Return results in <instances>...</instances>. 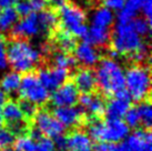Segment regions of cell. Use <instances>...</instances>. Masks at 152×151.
<instances>
[{
    "mask_svg": "<svg viewBox=\"0 0 152 151\" xmlns=\"http://www.w3.org/2000/svg\"><path fill=\"white\" fill-rule=\"evenodd\" d=\"M53 143H55V147L58 150H67V139L64 134H60L58 137L52 139Z\"/></svg>",
    "mask_w": 152,
    "mask_h": 151,
    "instance_id": "ab89813d",
    "label": "cell"
},
{
    "mask_svg": "<svg viewBox=\"0 0 152 151\" xmlns=\"http://www.w3.org/2000/svg\"><path fill=\"white\" fill-rule=\"evenodd\" d=\"M6 102V93L0 90V127L4 123V118H2V106Z\"/></svg>",
    "mask_w": 152,
    "mask_h": 151,
    "instance_id": "b9f144b4",
    "label": "cell"
},
{
    "mask_svg": "<svg viewBox=\"0 0 152 151\" xmlns=\"http://www.w3.org/2000/svg\"><path fill=\"white\" fill-rule=\"evenodd\" d=\"M15 139V133L9 128H4L2 126L0 127V151L12 147Z\"/></svg>",
    "mask_w": 152,
    "mask_h": 151,
    "instance_id": "f546056e",
    "label": "cell"
},
{
    "mask_svg": "<svg viewBox=\"0 0 152 151\" xmlns=\"http://www.w3.org/2000/svg\"><path fill=\"white\" fill-rule=\"evenodd\" d=\"M19 18H20L19 15L13 7L1 9L0 10V31L8 32L10 30H12L15 25L19 20Z\"/></svg>",
    "mask_w": 152,
    "mask_h": 151,
    "instance_id": "603a6c76",
    "label": "cell"
},
{
    "mask_svg": "<svg viewBox=\"0 0 152 151\" xmlns=\"http://www.w3.org/2000/svg\"><path fill=\"white\" fill-rule=\"evenodd\" d=\"M48 2H50L53 7H61V6H64L68 2V0H48Z\"/></svg>",
    "mask_w": 152,
    "mask_h": 151,
    "instance_id": "7bdbcfd3",
    "label": "cell"
},
{
    "mask_svg": "<svg viewBox=\"0 0 152 151\" xmlns=\"http://www.w3.org/2000/svg\"><path fill=\"white\" fill-rule=\"evenodd\" d=\"M128 1L137 7L139 11L143 13L144 17L150 19L152 12V0H128Z\"/></svg>",
    "mask_w": 152,
    "mask_h": 151,
    "instance_id": "836d02e7",
    "label": "cell"
},
{
    "mask_svg": "<svg viewBox=\"0 0 152 151\" xmlns=\"http://www.w3.org/2000/svg\"><path fill=\"white\" fill-rule=\"evenodd\" d=\"M52 62L55 65V67L67 69V70L75 68L78 63L75 56L70 55L69 52H64V51H59L55 54L52 57Z\"/></svg>",
    "mask_w": 152,
    "mask_h": 151,
    "instance_id": "d4e9b609",
    "label": "cell"
},
{
    "mask_svg": "<svg viewBox=\"0 0 152 151\" xmlns=\"http://www.w3.org/2000/svg\"><path fill=\"white\" fill-rule=\"evenodd\" d=\"M114 13L110 9L106 7H99L94 9L91 13V25L102 27V28H108L114 23Z\"/></svg>",
    "mask_w": 152,
    "mask_h": 151,
    "instance_id": "7402d4cb",
    "label": "cell"
},
{
    "mask_svg": "<svg viewBox=\"0 0 152 151\" xmlns=\"http://www.w3.org/2000/svg\"><path fill=\"white\" fill-rule=\"evenodd\" d=\"M138 114L140 118V123L143 125L144 128L149 129L152 125V107L149 100L140 101L139 106L137 107Z\"/></svg>",
    "mask_w": 152,
    "mask_h": 151,
    "instance_id": "484cf974",
    "label": "cell"
},
{
    "mask_svg": "<svg viewBox=\"0 0 152 151\" xmlns=\"http://www.w3.org/2000/svg\"><path fill=\"white\" fill-rule=\"evenodd\" d=\"M131 98L126 89L119 91L106 103L104 113L107 119H122L131 106Z\"/></svg>",
    "mask_w": 152,
    "mask_h": 151,
    "instance_id": "7c38bea8",
    "label": "cell"
},
{
    "mask_svg": "<svg viewBox=\"0 0 152 151\" xmlns=\"http://www.w3.org/2000/svg\"><path fill=\"white\" fill-rule=\"evenodd\" d=\"M124 89L130 95L131 100L143 101L148 98L151 88V77L148 67L134 65L124 71Z\"/></svg>",
    "mask_w": 152,
    "mask_h": 151,
    "instance_id": "8992f818",
    "label": "cell"
},
{
    "mask_svg": "<svg viewBox=\"0 0 152 151\" xmlns=\"http://www.w3.org/2000/svg\"><path fill=\"white\" fill-rule=\"evenodd\" d=\"M130 151H152V137L148 129H135L126 138Z\"/></svg>",
    "mask_w": 152,
    "mask_h": 151,
    "instance_id": "2e32d148",
    "label": "cell"
},
{
    "mask_svg": "<svg viewBox=\"0 0 152 151\" xmlns=\"http://www.w3.org/2000/svg\"><path fill=\"white\" fill-rule=\"evenodd\" d=\"M73 84L81 93H90L97 87L96 75L90 68H81L73 75Z\"/></svg>",
    "mask_w": 152,
    "mask_h": 151,
    "instance_id": "ac0fdd59",
    "label": "cell"
},
{
    "mask_svg": "<svg viewBox=\"0 0 152 151\" xmlns=\"http://www.w3.org/2000/svg\"><path fill=\"white\" fill-rule=\"evenodd\" d=\"M7 55L9 67L19 73L31 72L41 59L40 50L22 38H15L7 42Z\"/></svg>",
    "mask_w": 152,
    "mask_h": 151,
    "instance_id": "7a4b0ae2",
    "label": "cell"
},
{
    "mask_svg": "<svg viewBox=\"0 0 152 151\" xmlns=\"http://www.w3.org/2000/svg\"><path fill=\"white\" fill-rule=\"evenodd\" d=\"M110 40L112 42V49L118 55L130 56L137 62L143 61L148 56V46L133 29L131 22H117Z\"/></svg>",
    "mask_w": 152,
    "mask_h": 151,
    "instance_id": "6da1fadb",
    "label": "cell"
},
{
    "mask_svg": "<svg viewBox=\"0 0 152 151\" xmlns=\"http://www.w3.org/2000/svg\"><path fill=\"white\" fill-rule=\"evenodd\" d=\"M58 151H66V150H58Z\"/></svg>",
    "mask_w": 152,
    "mask_h": 151,
    "instance_id": "f6af8a7d",
    "label": "cell"
},
{
    "mask_svg": "<svg viewBox=\"0 0 152 151\" xmlns=\"http://www.w3.org/2000/svg\"><path fill=\"white\" fill-rule=\"evenodd\" d=\"M66 139H67V149L70 151L86 150L90 149L92 146V140L85 131H72L68 137H66Z\"/></svg>",
    "mask_w": 152,
    "mask_h": 151,
    "instance_id": "ffe728a7",
    "label": "cell"
},
{
    "mask_svg": "<svg viewBox=\"0 0 152 151\" xmlns=\"http://www.w3.org/2000/svg\"><path fill=\"white\" fill-rule=\"evenodd\" d=\"M130 128L122 119H107L100 121L98 118L89 119L88 136L97 142H120L126 140Z\"/></svg>",
    "mask_w": 152,
    "mask_h": 151,
    "instance_id": "5b68a950",
    "label": "cell"
},
{
    "mask_svg": "<svg viewBox=\"0 0 152 151\" xmlns=\"http://www.w3.org/2000/svg\"><path fill=\"white\" fill-rule=\"evenodd\" d=\"M73 51L77 62L81 63L85 68L94 67L100 61V52L97 50V47L87 41L77 43Z\"/></svg>",
    "mask_w": 152,
    "mask_h": 151,
    "instance_id": "5bb4252c",
    "label": "cell"
},
{
    "mask_svg": "<svg viewBox=\"0 0 152 151\" xmlns=\"http://www.w3.org/2000/svg\"><path fill=\"white\" fill-rule=\"evenodd\" d=\"M58 16L52 10H42L39 12H31L21 17L12 28V34L16 38L29 39L37 38L48 34L55 28Z\"/></svg>",
    "mask_w": 152,
    "mask_h": 151,
    "instance_id": "3957f363",
    "label": "cell"
},
{
    "mask_svg": "<svg viewBox=\"0 0 152 151\" xmlns=\"http://www.w3.org/2000/svg\"><path fill=\"white\" fill-rule=\"evenodd\" d=\"M2 118L13 133H21L25 130V116L19 103L16 101L10 100L4 102L2 106Z\"/></svg>",
    "mask_w": 152,
    "mask_h": 151,
    "instance_id": "8fae6325",
    "label": "cell"
},
{
    "mask_svg": "<svg viewBox=\"0 0 152 151\" xmlns=\"http://www.w3.org/2000/svg\"><path fill=\"white\" fill-rule=\"evenodd\" d=\"M39 81L48 91H53L69 79V70L62 68H42L37 73Z\"/></svg>",
    "mask_w": 152,
    "mask_h": 151,
    "instance_id": "30bf717a",
    "label": "cell"
},
{
    "mask_svg": "<svg viewBox=\"0 0 152 151\" xmlns=\"http://www.w3.org/2000/svg\"><path fill=\"white\" fill-rule=\"evenodd\" d=\"M34 126L38 129L43 137L53 139L60 134H64V128L52 113L46 110L37 111L34 114Z\"/></svg>",
    "mask_w": 152,
    "mask_h": 151,
    "instance_id": "9c48e42d",
    "label": "cell"
},
{
    "mask_svg": "<svg viewBox=\"0 0 152 151\" xmlns=\"http://www.w3.org/2000/svg\"><path fill=\"white\" fill-rule=\"evenodd\" d=\"M55 43L60 49V51L71 52L76 47L77 41L76 38L70 32H68L66 30H60V31H57L55 34Z\"/></svg>",
    "mask_w": 152,
    "mask_h": 151,
    "instance_id": "cb8c5ba5",
    "label": "cell"
},
{
    "mask_svg": "<svg viewBox=\"0 0 152 151\" xmlns=\"http://www.w3.org/2000/svg\"><path fill=\"white\" fill-rule=\"evenodd\" d=\"M94 151H130L126 141L120 142H98Z\"/></svg>",
    "mask_w": 152,
    "mask_h": 151,
    "instance_id": "4dcf8cb0",
    "label": "cell"
},
{
    "mask_svg": "<svg viewBox=\"0 0 152 151\" xmlns=\"http://www.w3.org/2000/svg\"><path fill=\"white\" fill-rule=\"evenodd\" d=\"M9 61L7 55V41L4 37H0V75L8 71Z\"/></svg>",
    "mask_w": 152,
    "mask_h": 151,
    "instance_id": "d6a6232c",
    "label": "cell"
},
{
    "mask_svg": "<svg viewBox=\"0 0 152 151\" xmlns=\"http://www.w3.org/2000/svg\"><path fill=\"white\" fill-rule=\"evenodd\" d=\"M29 6L31 7L32 12H39L42 11L48 6V0H27Z\"/></svg>",
    "mask_w": 152,
    "mask_h": 151,
    "instance_id": "f35d334b",
    "label": "cell"
},
{
    "mask_svg": "<svg viewBox=\"0 0 152 151\" xmlns=\"http://www.w3.org/2000/svg\"><path fill=\"white\" fill-rule=\"evenodd\" d=\"M20 0H0V10L6 8H11L13 6H16L17 2Z\"/></svg>",
    "mask_w": 152,
    "mask_h": 151,
    "instance_id": "60d3db41",
    "label": "cell"
},
{
    "mask_svg": "<svg viewBox=\"0 0 152 151\" xmlns=\"http://www.w3.org/2000/svg\"><path fill=\"white\" fill-rule=\"evenodd\" d=\"M37 147V141L28 134H22L15 139L13 149L15 151H34Z\"/></svg>",
    "mask_w": 152,
    "mask_h": 151,
    "instance_id": "4316f807",
    "label": "cell"
},
{
    "mask_svg": "<svg viewBox=\"0 0 152 151\" xmlns=\"http://www.w3.org/2000/svg\"><path fill=\"white\" fill-rule=\"evenodd\" d=\"M78 102L81 107V110L90 114L92 118H98L104 113L106 102L100 96L90 93H82L79 96Z\"/></svg>",
    "mask_w": 152,
    "mask_h": 151,
    "instance_id": "e0dca14e",
    "label": "cell"
},
{
    "mask_svg": "<svg viewBox=\"0 0 152 151\" xmlns=\"http://www.w3.org/2000/svg\"><path fill=\"white\" fill-rule=\"evenodd\" d=\"M19 106L21 108V111L23 113L25 118H34V114L38 111V106H36L34 103L30 102V101L22 100L19 103Z\"/></svg>",
    "mask_w": 152,
    "mask_h": 151,
    "instance_id": "e575fe53",
    "label": "cell"
},
{
    "mask_svg": "<svg viewBox=\"0 0 152 151\" xmlns=\"http://www.w3.org/2000/svg\"><path fill=\"white\" fill-rule=\"evenodd\" d=\"M34 151H56L53 140L48 137H42L37 141V147Z\"/></svg>",
    "mask_w": 152,
    "mask_h": 151,
    "instance_id": "d590c367",
    "label": "cell"
},
{
    "mask_svg": "<svg viewBox=\"0 0 152 151\" xmlns=\"http://www.w3.org/2000/svg\"><path fill=\"white\" fill-rule=\"evenodd\" d=\"M133 29L137 31V34H139L141 37H144V36H148L150 34V29H151V22H150V19L148 18H138L135 17L134 19H132L130 21Z\"/></svg>",
    "mask_w": 152,
    "mask_h": 151,
    "instance_id": "f1b7e54d",
    "label": "cell"
},
{
    "mask_svg": "<svg viewBox=\"0 0 152 151\" xmlns=\"http://www.w3.org/2000/svg\"><path fill=\"white\" fill-rule=\"evenodd\" d=\"M79 91L76 88L73 82H64L60 87L53 90V92L49 97L51 105L57 107H69L76 106L79 99Z\"/></svg>",
    "mask_w": 152,
    "mask_h": 151,
    "instance_id": "4fadbf2b",
    "label": "cell"
},
{
    "mask_svg": "<svg viewBox=\"0 0 152 151\" xmlns=\"http://www.w3.org/2000/svg\"><path fill=\"white\" fill-rule=\"evenodd\" d=\"M52 114L64 126V129L78 127L82 122V110L76 106L57 107Z\"/></svg>",
    "mask_w": 152,
    "mask_h": 151,
    "instance_id": "9a60e30c",
    "label": "cell"
},
{
    "mask_svg": "<svg viewBox=\"0 0 152 151\" xmlns=\"http://www.w3.org/2000/svg\"><path fill=\"white\" fill-rule=\"evenodd\" d=\"M94 75L97 86L107 96H114L124 89V70L115 59L108 57L100 60Z\"/></svg>",
    "mask_w": 152,
    "mask_h": 151,
    "instance_id": "277c9868",
    "label": "cell"
},
{
    "mask_svg": "<svg viewBox=\"0 0 152 151\" xmlns=\"http://www.w3.org/2000/svg\"><path fill=\"white\" fill-rule=\"evenodd\" d=\"M21 82V76L17 71H6L0 78V90H2L4 93L12 95L19 91Z\"/></svg>",
    "mask_w": 152,
    "mask_h": 151,
    "instance_id": "44dd1931",
    "label": "cell"
},
{
    "mask_svg": "<svg viewBox=\"0 0 152 151\" xmlns=\"http://www.w3.org/2000/svg\"><path fill=\"white\" fill-rule=\"evenodd\" d=\"M20 97L23 100L30 101L36 106H43L49 100V91L39 81L38 77L34 72H28L21 77L19 87Z\"/></svg>",
    "mask_w": 152,
    "mask_h": 151,
    "instance_id": "ba28073f",
    "label": "cell"
},
{
    "mask_svg": "<svg viewBox=\"0 0 152 151\" xmlns=\"http://www.w3.org/2000/svg\"><path fill=\"white\" fill-rule=\"evenodd\" d=\"M139 12L140 11L137 7H134L129 1H126L122 9L118 11V17H117L118 22H130L132 19H134L138 16Z\"/></svg>",
    "mask_w": 152,
    "mask_h": 151,
    "instance_id": "83f0119b",
    "label": "cell"
},
{
    "mask_svg": "<svg viewBox=\"0 0 152 151\" xmlns=\"http://www.w3.org/2000/svg\"><path fill=\"white\" fill-rule=\"evenodd\" d=\"M85 41L89 42L94 47H104L109 43L111 39V34L108 28H102L98 26L91 25L87 29L86 36L83 37Z\"/></svg>",
    "mask_w": 152,
    "mask_h": 151,
    "instance_id": "d6986e66",
    "label": "cell"
},
{
    "mask_svg": "<svg viewBox=\"0 0 152 151\" xmlns=\"http://www.w3.org/2000/svg\"><path fill=\"white\" fill-rule=\"evenodd\" d=\"M123 118H124L123 121L127 123V126L130 129H138L139 126L141 125L139 114H138V110L134 107H130L127 112H126V114L123 116Z\"/></svg>",
    "mask_w": 152,
    "mask_h": 151,
    "instance_id": "1f68e13d",
    "label": "cell"
},
{
    "mask_svg": "<svg viewBox=\"0 0 152 151\" xmlns=\"http://www.w3.org/2000/svg\"><path fill=\"white\" fill-rule=\"evenodd\" d=\"M15 10L17 11L19 17H26V16H28L32 12L31 7L29 6L27 0H20L19 2H17L15 6Z\"/></svg>",
    "mask_w": 152,
    "mask_h": 151,
    "instance_id": "8d00e7d4",
    "label": "cell"
},
{
    "mask_svg": "<svg viewBox=\"0 0 152 151\" xmlns=\"http://www.w3.org/2000/svg\"><path fill=\"white\" fill-rule=\"evenodd\" d=\"M59 19L64 30L75 38H83L88 26L85 11L76 4H64L59 7Z\"/></svg>",
    "mask_w": 152,
    "mask_h": 151,
    "instance_id": "52a82bcc",
    "label": "cell"
},
{
    "mask_svg": "<svg viewBox=\"0 0 152 151\" xmlns=\"http://www.w3.org/2000/svg\"><path fill=\"white\" fill-rule=\"evenodd\" d=\"M78 151H93V150H91V148H90V149H86V150H78Z\"/></svg>",
    "mask_w": 152,
    "mask_h": 151,
    "instance_id": "ee69618b",
    "label": "cell"
},
{
    "mask_svg": "<svg viewBox=\"0 0 152 151\" xmlns=\"http://www.w3.org/2000/svg\"><path fill=\"white\" fill-rule=\"evenodd\" d=\"M103 7L110 9L111 11H119L124 6L126 0H102Z\"/></svg>",
    "mask_w": 152,
    "mask_h": 151,
    "instance_id": "74e56055",
    "label": "cell"
}]
</instances>
